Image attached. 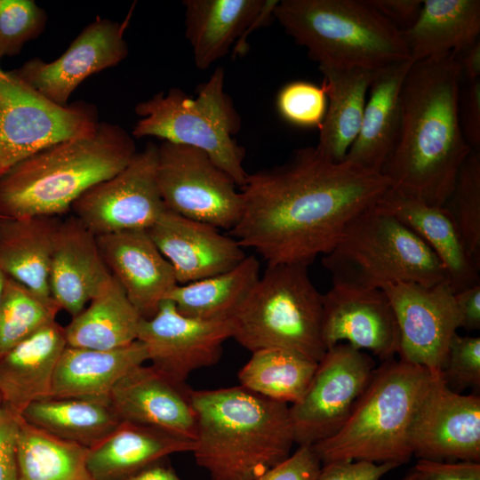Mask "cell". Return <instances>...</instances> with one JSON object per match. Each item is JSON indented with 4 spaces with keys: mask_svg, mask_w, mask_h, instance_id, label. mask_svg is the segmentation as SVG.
Returning <instances> with one entry per match:
<instances>
[{
    "mask_svg": "<svg viewBox=\"0 0 480 480\" xmlns=\"http://www.w3.org/2000/svg\"><path fill=\"white\" fill-rule=\"evenodd\" d=\"M390 188L380 172L347 159L334 163L316 148H300L282 164L248 174L240 190L242 214L228 235L267 266H309Z\"/></svg>",
    "mask_w": 480,
    "mask_h": 480,
    "instance_id": "cell-1",
    "label": "cell"
},
{
    "mask_svg": "<svg viewBox=\"0 0 480 480\" xmlns=\"http://www.w3.org/2000/svg\"><path fill=\"white\" fill-rule=\"evenodd\" d=\"M461 69L454 53L416 61L400 94V126L381 169L391 188L442 207L472 148L458 116Z\"/></svg>",
    "mask_w": 480,
    "mask_h": 480,
    "instance_id": "cell-2",
    "label": "cell"
},
{
    "mask_svg": "<svg viewBox=\"0 0 480 480\" xmlns=\"http://www.w3.org/2000/svg\"><path fill=\"white\" fill-rule=\"evenodd\" d=\"M192 451L212 480H256L286 460L295 444L289 404L242 386L191 390Z\"/></svg>",
    "mask_w": 480,
    "mask_h": 480,
    "instance_id": "cell-3",
    "label": "cell"
},
{
    "mask_svg": "<svg viewBox=\"0 0 480 480\" xmlns=\"http://www.w3.org/2000/svg\"><path fill=\"white\" fill-rule=\"evenodd\" d=\"M136 153L132 134L119 124L100 122L92 132L48 147L0 176V218L59 217Z\"/></svg>",
    "mask_w": 480,
    "mask_h": 480,
    "instance_id": "cell-4",
    "label": "cell"
},
{
    "mask_svg": "<svg viewBox=\"0 0 480 480\" xmlns=\"http://www.w3.org/2000/svg\"><path fill=\"white\" fill-rule=\"evenodd\" d=\"M428 369L395 357L383 361L343 426L313 447L322 464L335 460H410L409 437L417 410L434 378Z\"/></svg>",
    "mask_w": 480,
    "mask_h": 480,
    "instance_id": "cell-5",
    "label": "cell"
},
{
    "mask_svg": "<svg viewBox=\"0 0 480 480\" xmlns=\"http://www.w3.org/2000/svg\"><path fill=\"white\" fill-rule=\"evenodd\" d=\"M273 16L318 66L380 70L411 59L401 31L366 0H281Z\"/></svg>",
    "mask_w": 480,
    "mask_h": 480,
    "instance_id": "cell-6",
    "label": "cell"
},
{
    "mask_svg": "<svg viewBox=\"0 0 480 480\" xmlns=\"http://www.w3.org/2000/svg\"><path fill=\"white\" fill-rule=\"evenodd\" d=\"M332 284L382 289L396 283H448L443 264L410 228L376 204L348 222L322 258Z\"/></svg>",
    "mask_w": 480,
    "mask_h": 480,
    "instance_id": "cell-7",
    "label": "cell"
},
{
    "mask_svg": "<svg viewBox=\"0 0 480 480\" xmlns=\"http://www.w3.org/2000/svg\"><path fill=\"white\" fill-rule=\"evenodd\" d=\"M231 320L232 338L252 353L280 348L318 363L327 350L322 293L305 264L267 266Z\"/></svg>",
    "mask_w": 480,
    "mask_h": 480,
    "instance_id": "cell-8",
    "label": "cell"
},
{
    "mask_svg": "<svg viewBox=\"0 0 480 480\" xmlns=\"http://www.w3.org/2000/svg\"><path fill=\"white\" fill-rule=\"evenodd\" d=\"M224 77L223 68H216L196 98L171 88L139 102L134 111L140 118L132 136L198 148L241 188L249 173L243 164L244 150L233 139L239 120L224 92Z\"/></svg>",
    "mask_w": 480,
    "mask_h": 480,
    "instance_id": "cell-9",
    "label": "cell"
},
{
    "mask_svg": "<svg viewBox=\"0 0 480 480\" xmlns=\"http://www.w3.org/2000/svg\"><path fill=\"white\" fill-rule=\"evenodd\" d=\"M99 123L93 104H57L0 68V176L48 147L92 132Z\"/></svg>",
    "mask_w": 480,
    "mask_h": 480,
    "instance_id": "cell-10",
    "label": "cell"
},
{
    "mask_svg": "<svg viewBox=\"0 0 480 480\" xmlns=\"http://www.w3.org/2000/svg\"><path fill=\"white\" fill-rule=\"evenodd\" d=\"M156 179L165 207L183 217L229 231L243 210L234 180L204 151L162 141Z\"/></svg>",
    "mask_w": 480,
    "mask_h": 480,
    "instance_id": "cell-11",
    "label": "cell"
},
{
    "mask_svg": "<svg viewBox=\"0 0 480 480\" xmlns=\"http://www.w3.org/2000/svg\"><path fill=\"white\" fill-rule=\"evenodd\" d=\"M375 368L371 355L348 343L329 348L302 398L289 407L295 444L313 445L336 434Z\"/></svg>",
    "mask_w": 480,
    "mask_h": 480,
    "instance_id": "cell-12",
    "label": "cell"
},
{
    "mask_svg": "<svg viewBox=\"0 0 480 480\" xmlns=\"http://www.w3.org/2000/svg\"><path fill=\"white\" fill-rule=\"evenodd\" d=\"M157 145L147 143L113 177L84 192L72 205L74 216L96 236L148 230L167 209L156 179Z\"/></svg>",
    "mask_w": 480,
    "mask_h": 480,
    "instance_id": "cell-13",
    "label": "cell"
},
{
    "mask_svg": "<svg viewBox=\"0 0 480 480\" xmlns=\"http://www.w3.org/2000/svg\"><path fill=\"white\" fill-rule=\"evenodd\" d=\"M382 290L398 324L399 358L441 373L450 341L460 328L454 292L449 283L432 286L396 283Z\"/></svg>",
    "mask_w": 480,
    "mask_h": 480,
    "instance_id": "cell-14",
    "label": "cell"
},
{
    "mask_svg": "<svg viewBox=\"0 0 480 480\" xmlns=\"http://www.w3.org/2000/svg\"><path fill=\"white\" fill-rule=\"evenodd\" d=\"M232 337V320L187 316L164 300L152 317L141 320L137 340L144 344L152 367L184 385L194 371L218 363L224 342Z\"/></svg>",
    "mask_w": 480,
    "mask_h": 480,
    "instance_id": "cell-15",
    "label": "cell"
},
{
    "mask_svg": "<svg viewBox=\"0 0 480 480\" xmlns=\"http://www.w3.org/2000/svg\"><path fill=\"white\" fill-rule=\"evenodd\" d=\"M409 442L419 460L480 462V397L452 390L437 374L417 410Z\"/></svg>",
    "mask_w": 480,
    "mask_h": 480,
    "instance_id": "cell-16",
    "label": "cell"
},
{
    "mask_svg": "<svg viewBox=\"0 0 480 480\" xmlns=\"http://www.w3.org/2000/svg\"><path fill=\"white\" fill-rule=\"evenodd\" d=\"M124 22L97 17L72 41L56 60L40 58L26 61L13 72L46 98L60 105L68 100L78 85L90 76L115 67L128 55Z\"/></svg>",
    "mask_w": 480,
    "mask_h": 480,
    "instance_id": "cell-17",
    "label": "cell"
},
{
    "mask_svg": "<svg viewBox=\"0 0 480 480\" xmlns=\"http://www.w3.org/2000/svg\"><path fill=\"white\" fill-rule=\"evenodd\" d=\"M322 302L323 339L327 349L345 342L370 351L382 361L398 355V324L382 289L332 284L322 294Z\"/></svg>",
    "mask_w": 480,
    "mask_h": 480,
    "instance_id": "cell-18",
    "label": "cell"
},
{
    "mask_svg": "<svg viewBox=\"0 0 480 480\" xmlns=\"http://www.w3.org/2000/svg\"><path fill=\"white\" fill-rule=\"evenodd\" d=\"M147 231L172 265L178 284L226 272L246 257L244 248L230 235L168 209Z\"/></svg>",
    "mask_w": 480,
    "mask_h": 480,
    "instance_id": "cell-19",
    "label": "cell"
},
{
    "mask_svg": "<svg viewBox=\"0 0 480 480\" xmlns=\"http://www.w3.org/2000/svg\"><path fill=\"white\" fill-rule=\"evenodd\" d=\"M191 389L154 367L139 365L113 388L109 405L121 421L149 426L196 440Z\"/></svg>",
    "mask_w": 480,
    "mask_h": 480,
    "instance_id": "cell-20",
    "label": "cell"
},
{
    "mask_svg": "<svg viewBox=\"0 0 480 480\" xmlns=\"http://www.w3.org/2000/svg\"><path fill=\"white\" fill-rule=\"evenodd\" d=\"M112 276L143 319L152 317L178 284L169 261L147 230L135 229L97 236Z\"/></svg>",
    "mask_w": 480,
    "mask_h": 480,
    "instance_id": "cell-21",
    "label": "cell"
},
{
    "mask_svg": "<svg viewBox=\"0 0 480 480\" xmlns=\"http://www.w3.org/2000/svg\"><path fill=\"white\" fill-rule=\"evenodd\" d=\"M278 0H185V36L196 68L205 70L228 54L246 50L250 32L265 25Z\"/></svg>",
    "mask_w": 480,
    "mask_h": 480,
    "instance_id": "cell-22",
    "label": "cell"
},
{
    "mask_svg": "<svg viewBox=\"0 0 480 480\" xmlns=\"http://www.w3.org/2000/svg\"><path fill=\"white\" fill-rule=\"evenodd\" d=\"M111 276L97 236L74 215L61 220L50 268L51 295L60 310L76 316Z\"/></svg>",
    "mask_w": 480,
    "mask_h": 480,
    "instance_id": "cell-23",
    "label": "cell"
},
{
    "mask_svg": "<svg viewBox=\"0 0 480 480\" xmlns=\"http://www.w3.org/2000/svg\"><path fill=\"white\" fill-rule=\"evenodd\" d=\"M66 347L64 327L53 321L0 356V397L7 411L20 417L30 404L51 397Z\"/></svg>",
    "mask_w": 480,
    "mask_h": 480,
    "instance_id": "cell-24",
    "label": "cell"
},
{
    "mask_svg": "<svg viewBox=\"0 0 480 480\" xmlns=\"http://www.w3.org/2000/svg\"><path fill=\"white\" fill-rule=\"evenodd\" d=\"M376 205L418 236L436 255L458 292L480 284L478 267L469 256L453 221L443 207L389 188Z\"/></svg>",
    "mask_w": 480,
    "mask_h": 480,
    "instance_id": "cell-25",
    "label": "cell"
},
{
    "mask_svg": "<svg viewBox=\"0 0 480 480\" xmlns=\"http://www.w3.org/2000/svg\"><path fill=\"white\" fill-rule=\"evenodd\" d=\"M146 361V348L138 340L111 350L67 345L54 371L51 397L79 398L109 404V396L116 384Z\"/></svg>",
    "mask_w": 480,
    "mask_h": 480,
    "instance_id": "cell-26",
    "label": "cell"
},
{
    "mask_svg": "<svg viewBox=\"0 0 480 480\" xmlns=\"http://www.w3.org/2000/svg\"><path fill=\"white\" fill-rule=\"evenodd\" d=\"M195 441L149 426L122 421L102 443L89 450L94 480H124L169 455L194 450Z\"/></svg>",
    "mask_w": 480,
    "mask_h": 480,
    "instance_id": "cell-27",
    "label": "cell"
},
{
    "mask_svg": "<svg viewBox=\"0 0 480 480\" xmlns=\"http://www.w3.org/2000/svg\"><path fill=\"white\" fill-rule=\"evenodd\" d=\"M413 63L410 59L378 70L369 88L359 133L345 159L381 172L397 138L401 89Z\"/></svg>",
    "mask_w": 480,
    "mask_h": 480,
    "instance_id": "cell-28",
    "label": "cell"
},
{
    "mask_svg": "<svg viewBox=\"0 0 480 480\" xmlns=\"http://www.w3.org/2000/svg\"><path fill=\"white\" fill-rule=\"evenodd\" d=\"M318 68L328 102L315 148L323 156L340 163L359 133L366 94L378 70L329 65Z\"/></svg>",
    "mask_w": 480,
    "mask_h": 480,
    "instance_id": "cell-29",
    "label": "cell"
},
{
    "mask_svg": "<svg viewBox=\"0 0 480 480\" xmlns=\"http://www.w3.org/2000/svg\"><path fill=\"white\" fill-rule=\"evenodd\" d=\"M60 219L55 216L0 218V266L39 297L53 300L50 268Z\"/></svg>",
    "mask_w": 480,
    "mask_h": 480,
    "instance_id": "cell-30",
    "label": "cell"
},
{
    "mask_svg": "<svg viewBox=\"0 0 480 480\" xmlns=\"http://www.w3.org/2000/svg\"><path fill=\"white\" fill-rule=\"evenodd\" d=\"M401 34L414 62L458 53L479 40L480 1L424 0L415 23Z\"/></svg>",
    "mask_w": 480,
    "mask_h": 480,
    "instance_id": "cell-31",
    "label": "cell"
},
{
    "mask_svg": "<svg viewBox=\"0 0 480 480\" xmlns=\"http://www.w3.org/2000/svg\"><path fill=\"white\" fill-rule=\"evenodd\" d=\"M142 319L120 284L111 276L89 306L64 327L67 345L97 350L127 346L137 340Z\"/></svg>",
    "mask_w": 480,
    "mask_h": 480,
    "instance_id": "cell-32",
    "label": "cell"
},
{
    "mask_svg": "<svg viewBox=\"0 0 480 480\" xmlns=\"http://www.w3.org/2000/svg\"><path fill=\"white\" fill-rule=\"evenodd\" d=\"M260 276L259 260L254 255H246L226 272L177 284L166 300L187 316L208 321L231 320Z\"/></svg>",
    "mask_w": 480,
    "mask_h": 480,
    "instance_id": "cell-33",
    "label": "cell"
},
{
    "mask_svg": "<svg viewBox=\"0 0 480 480\" xmlns=\"http://www.w3.org/2000/svg\"><path fill=\"white\" fill-rule=\"evenodd\" d=\"M21 417L36 428L88 449L102 443L122 422L108 404L79 398L36 401Z\"/></svg>",
    "mask_w": 480,
    "mask_h": 480,
    "instance_id": "cell-34",
    "label": "cell"
},
{
    "mask_svg": "<svg viewBox=\"0 0 480 480\" xmlns=\"http://www.w3.org/2000/svg\"><path fill=\"white\" fill-rule=\"evenodd\" d=\"M89 450L20 416L15 444L18 480H94L87 465Z\"/></svg>",
    "mask_w": 480,
    "mask_h": 480,
    "instance_id": "cell-35",
    "label": "cell"
},
{
    "mask_svg": "<svg viewBox=\"0 0 480 480\" xmlns=\"http://www.w3.org/2000/svg\"><path fill=\"white\" fill-rule=\"evenodd\" d=\"M317 364L284 349H260L239 371L238 380L240 386L256 394L293 404L306 393Z\"/></svg>",
    "mask_w": 480,
    "mask_h": 480,
    "instance_id": "cell-36",
    "label": "cell"
},
{
    "mask_svg": "<svg viewBox=\"0 0 480 480\" xmlns=\"http://www.w3.org/2000/svg\"><path fill=\"white\" fill-rule=\"evenodd\" d=\"M60 310L6 275L0 300V356L55 321Z\"/></svg>",
    "mask_w": 480,
    "mask_h": 480,
    "instance_id": "cell-37",
    "label": "cell"
},
{
    "mask_svg": "<svg viewBox=\"0 0 480 480\" xmlns=\"http://www.w3.org/2000/svg\"><path fill=\"white\" fill-rule=\"evenodd\" d=\"M442 207L456 226L469 256L480 267V150L470 151Z\"/></svg>",
    "mask_w": 480,
    "mask_h": 480,
    "instance_id": "cell-38",
    "label": "cell"
},
{
    "mask_svg": "<svg viewBox=\"0 0 480 480\" xmlns=\"http://www.w3.org/2000/svg\"><path fill=\"white\" fill-rule=\"evenodd\" d=\"M47 13L34 0H0V60L19 54L25 44L39 36Z\"/></svg>",
    "mask_w": 480,
    "mask_h": 480,
    "instance_id": "cell-39",
    "label": "cell"
},
{
    "mask_svg": "<svg viewBox=\"0 0 480 480\" xmlns=\"http://www.w3.org/2000/svg\"><path fill=\"white\" fill-rule=\"evenodd\" d=\"M276 108L280 116L292 124L320 129L327 109V97L322 86L293 81L278 92Z\"/></svg>",
    "mask_w": 480,
    "mask_h": 480,
    "instance_id": "cell-40",
    "label": "cell"
},
{
    "mask_svg": "<svg viewBox=\"0 0 480 480\" xmlns=\"http://www.w3.org/2000/svg\"><path fill=\"white\" fill-rule=\"evenodd\" d=\"M444 383L452 390L480 386V338L452 336L444 366L441 372Z\"/></svg>",
    "mask_w": 480,
    "mask_h": 480,
    "instance_id": "cell-41",
    "label": "cell"
},
{
    "mask_svg": "<svg viewBox=\"0 0 480 480\" xmlns=\"http://www.w3.org/2000/svg\"><path fill=\"white\" fill-rule=\"evenodd\" d=\"M322 468L313 445H299L291 455L256 480H315Z\"/></svg>",
    "mask_w": 480,
    "mask_h": 480,
    "instance_id": "cell-42",
    "label": "cell"
},
{
    "mask_svg": "<svg viewBox=\"0 0 480 480\" xmlns=\"http://www.w3.org/2000/svg\"><path fill=\"white\" fill-rule=\"evenodd\" d=\"M458 116L463 136L472 149L480 150V78H462L459 100Z\"/></svg>",
    "mask_w": 480,
    "mask_h": 480,
    "instance_id": "cell-43",
    "label": "cell"
},
{
    "mask_svg": "<svg viewBox=\"0 0 480 480\" xmlns=\"http://www.w3.org/2000/svg\"><path fill=\"white\" fill-rule=\"evenodd\" d=\"M397 467V464L391 462L335 460L322 464L315 480H380Z\"/></svg>",
    "mask_w": 480,
    "mask_h": 480,
    "instance_id": "cell-44",
    "label": "cell"
},
{
    "mask_svg": "<svg viewBox=\"0 0 480 480\" xmlns=\"http://www.w3.org/2000/svg\"><path fill=\"white\" fill-rule=\"evenodd\" d=\"M19 419L0 404V480H18L15 444Z\"/></svg>",
    "mask_w": 480,
    "mask_h": 480,
    "instance_id": "cell-45",
    "label": "cell"
},
{
    "mask_svg": "<svg viewBox=\"0 0 480 480\" xmlns=\"http://www.w3.org/2000/svg\"><path fill=\"white\" fill-rule=\"evenodd\" d=\"M414 468L431 480H480V462L418 460Z\"/></svg>",
    "mask_w": 480,
    "mask_h": 480,
    "instance_id": "cell-46",
    "label": "cell"
},
{
    "mask_svg": "<svg viewBox=\"0 0 480 480\" xmlns=\"http://www.w3.org/2000/svg\"><path fill=\"white\" fill-rule=\"evenodd\" d=\"M366 2L402 32L415 23L421 11L423 1L366 0Z\"/></svg>",
    "mask_w": 480,
    "mask_h": 480,
    "instance_id": "cell-47",
    "label": "cell"
},
{
    "mask_svg": "<svg viewBox=\"0 0 480 480\" xmlns=\"http://www.w3.org/2000/svg\"><path fill=\"white\" fill-rule=\"evenodd\" d=\"M460 328L476 331L480 328V284L454 293Z\"/></svg>",
    "mask_w": 480,
    "mask_h": 480,
    "instance_id": "cell-48",
    "label": "cell"
},
{
    "mask_svg": "<svg viewBox=\"0 0 480 480\" xmlns=\"http://www.w3.org/2000/svg\"><path fill=\"white\" fill-rule=\"evenodd\" d=\"M456 60L461 69L462 78L472 81L480 78V41L454 53Z\"/></svg>",
    "mask_w": 480,
    "mask_h": 480,
    "instance_id": "cell-49",
    "label": "cell"
},
{
    "mask_svg": "<svg viewBox=\"0 0 480 480\" xmlns=\"http://www.w3.org/2000/svg\"><path fill=\"white\" fill-rule=\"evenodd\" d=\"M164 460L149 466L124 480H182L170 464L164 462Z\"/></svg>",
    "mask_w": 480,
    "mask_h": 480,
    "instance_id": "cell-50",
    "label": "cell"
},
{
    "mask_svg": "<svg viewBox=\"0 0 480 480\" xmlns=\"http://www.w3.org/2000/svg\"><path fill=\"white\" fill-rule=\"evenodd\" d=\"M401 480H431L427 475L414 468L406 474Z\"/></svg>",
    "mask_w": 480,
    "mask_h": 480,
    "instance_id": "cell-51",
    "label": "cell"
},
{
    "mask_svg": "<svg viewBox=\"0 0 480 480\" xmlns=\"http://www.w3.org/2000/svg\"><path fill=\"white\" fill-rule=\"evenodd\" d=\"M5 277H6V274L4 272V270L2 269L0 266V300H1V295H2V291H3V286H4Z\"/></svg>",
    "mask_w": 480,
    "mask_h": 480,
    "instance_id": "cell-52",
    "label": "cell"
},
{
    "mask_svg": "<svg viewBox=\"0 0 480 480\" xmlns=\"http://www.w3.org/2000/svg\"><path fill=\"white\" fill-rule=\"evenodd\" d=\"M0 404H2L1 397H0Z\"/></svg>",
    "mask_w": 480,
    "mask_h": 480,
    "instance_id": "cell-53",
    "label": "cell"
}]
</instances>
